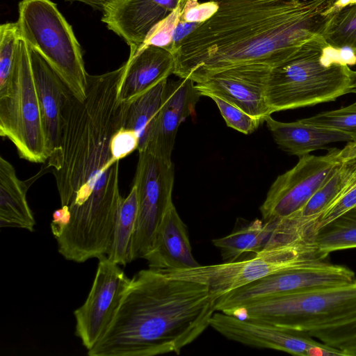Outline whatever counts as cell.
I'll use <instances>...</instances> for the list:
<instances>
[{"label":"cell","instance_id":"1","mask_svg":"<svg viewBox=\"0 0 356 356\" xmlns=\"http://www.w3.org/2000/svg\"><path fill=\"white\" fill-rule=\"evenodd\" d=\"M126 67L125 63L102 74H88L83 101L70 95L59 145L45 161L61 206H67L71 213L60 241L86 256L109 252L123 199L120 161L113 157L110 143L122 127L124 102L119 101L118 92Z\"/></svg>","mask_w":356,"mask_h":356},{"label":"cell","instance_id":"2","mask_svg":"<svg viewBox=\"0 0 356 356\" xmlns=\"http://www.w3.org/2000/svg\"><path fill=\"white\" fill-rule=\"evenodd\" d=\"M218 9L175 51L173 74L195 83L234 66L272 67L322 35L335 0H212Z\"/></svg>","mask_w":356,"mask_h":356},{"label":"cell","instance_id":"3","mask_svg":"<svg viewBox=\"0 0 356 356\" xmlns=\"http://www.w3.org/2000/svg\"><path fill=\"white\" fill-rule=\"evenodd\" d=\"M216 301L205 284L141 270L131 279L113 322L88 355L179 354L210 326Z\"/></svg>","mask_w":356,"mask_h":356},{"label":"cell","instance_id":"4","mask_svg":"<svg viewBox=\"0 0 356 356\" xmlns=\"http://www.w3.org/2000/svg\"><path fill=\"white\" fill-rule=\"evenodd\" d=\"M326 43L322 35L314 37L271 68L266 92L271 114L333 102L351 92L354 71L348 65L322 63Z\"/></svg>","mask_w":356,"mask_h":356},{"label":"cell","instance_id":"5","mask_svg":"<svg viewBox=\"0 0 356 356\" xmlns=\"http://www.w3.org/2000/svg\"><path fill=\"white\" fill-rule=\"evenodd\" d=\"M17 21L19 37L58 73L72 95L86 97L88 76L72 26L51 0H22Z\"/></svg>","mask_w":356,"mask_h":356},{"label":"cell","instance_id":"6","mask_svg":"<svg viewBox=\"0 0 356 356\" xmlns=\"http://www.w3.org/2000/svg\"><path fill=\"white\" fill-rule=\"evenodd\" d=\"M356 312V280L322 288L264 298L233 315L297 332L340 321Z\"/></svg>","mask_w":356,"mask_h":356},{"label":"cell","instance_id":"7","mask_svg":"<svg viewBox=\"0 0 356 356\" xmlns=\"http://www.w3.org/2000/svg\"><path fill=\"white\" fill-rule=\"evenodd\" d=\"M0 136L23 159L45 163L49 158L29 47L20 38L9 84L0 94Z\"/></svg>","mask_w":356,"mask_h":356},{"label":"cell","instance_id":"8","mask_svg":"<svg viewBox=\"0 0 356 356\" xmlns=\"http://www.w3.org/2000/svg\"><path fill=\"white\" fill-rule=\"evenodd\" d=\"M320 258L310 243L263 249L245 260L158 270L165 275L205 284L216 300L222 295L281 271L298 268Z\"/></svg>","mask_w":356,"mask_h":356},{"label":"cell","instance_id":"9","mask_svg":"<svg viewBox=\"0 0 356 356\" xmlns=\"http://www.w3.org/2000/svg\"><path fill=\"white\" fill-rule=\"evenodd\" d=\"M349 268L317 260L274 273L219 297L216 311L234 314L254 302L273 296L348 284L355 280Z\"/></svg>","mask_w":356,"mask_h":356},{"label":"cell","instance_id":"10","mask_svg":"<svg viewBox=\"0 0 356 356\" xmlns=\"http://www.w3.org/2000/svg\"><path fill=\"white\" fill-rule=\"evenodd\" d=\"M134 185L136 187L138 215L131 241V261L144 259L149 252L157 229L169 207L175 167L146 150L138 152Z\"/></svg>","mask_w":356,"mask_h":356},{"label":"cell","instance_id":"11","mask_svg":"<svg viewBox=\"0 0 356 356\" xmlns=\"http://www.w3.org/2000/svg\"><path fill=\"white\" fill-rule=\"evenodd\" d=\"M341 149L332 148L324 155L307 154L279 175L260 207L264 221L275 222L300 211L323 186L341 161Z\"/></svg>","mask_w":356,"mask_h":356},{"label":"cell","instance_id":"12","mask_svg":"<svg viewBox=\"0 0 356 356\" xmlns=\"http://www.w3.org/2000/svg\"><path fill=\"white\" fill-rule=\"evenodd\" d=\"M99 259L85 302L74 312L75 334L88 350L100 340L113 322L130 284L124 271L106 255Z\"/></svg>","mask_w":356,"mask_h":356},{"label":"cell","instance_id":"13","mask_svg":"<svg viewBox=\"0 0 356 356\" xmlns=\"http://www.w3.org/2000/svg\"><path fill=\"white\" fill-rule=\"evenodd\" d=\"M356 186V157L341 160L332 174L298 212L275 222L266 248L310 243L320 217Z\"/></svg>","mask_w":356,"mask_h":356},{"label":"cell","instance_id":"14","mask_svg":"<svg viewBox=\"0 0 356 356\" xmlns=\"http://www.w3.org/2000/svg\"><path fill=\"white\" fill-rule=\"evenodd\" d=\"M272 67L263 63L241 65L213 73L195 87L201 96H216L264 122L271 115L266 98Z\"/></svg>","mask_w":356,"mask_h":356},{"label":"cell","instance_id":"15","mask_svg":"<svg viewBox=\"0 0 356 356\" xmlns=\"http://www.w3.org/2000/svg\"><path fill=\"white\" fill-rule=\"evenodd\" d=\"M210 327L227 339L255 348H269L298 356H308L318 342L302 332L242 318L216 311Z\"/></svg>","mask_w":356,"mask_h":356},{"label":"cell","instance_id":"16","mask_svg":"<svg viewBox=\"0 0 356 356\" xmlns=\"http://www.w3.org/2000/svg\"><path fill=\"white\" fill-rule=\"evenodd\" d=\"M200 96L195 83L191 79L179 78L178 81L167 82L162 106L144 150L171 163L178 128L195 113Z\"/></svg>","mask_w":356,"mask_h":356},{"label":"cell","instance_id":"17","mask_svg":"<svg viewBox=\"0 0 356 356\" xmlns=\"http://www.w3.org/2000/svg\"><path fill=\"white\" fill-rule=\"evenodd\" d=\"M29 51L49 156L59 145L63 132L64 109L72 93L58 73L38 51L31 47Z\"/></svg>","mask_w":356,"mask_h":356},{"label":"cell","instance_id":"18","mask_svg":"<svg viewBox=\"0 0 356 356\" xmlns=\"http://www.w3.org/2000/svg\"><path fill=\"white\" fill-rule=\"evenodd\" d=\"M102 21L130 47L134 56L150 31L171 12L152 0H109Z\"/></svg>","mask_w":356,"mask_h":356},{"label":"cell","instance_id":"19","mask_svg":"<svg viewBox=\"0 0 356 356\" xmlns=\"http://www.w3.org/2000/svg\"><path fill=\"white\" fill-rule=\"evenodd\" d=\"M144 259L149 268L156 270L186 269L200 265L193 255L187 227L173 203L165 212Z\"/></svg>","mask_w":356,"mask_h":356},{"label":"cell","instance_id":"20","mask_svg":"<svg viewBox=\"0 0 356 356\" xmlns=\"http://www.w3.org/2000/svg\"><path fill=\"white\" fill-rule=\"evenodd\" d=\"M123 75L118 99L127 102L143 93L173 74L174 54L156 46H147L134 56L129 55Z\"/></svg>","mask_w":356,"mask_h":356},{"label":"cell","instance_id":"21","mask_svg":"<svg viewBox=\"0 0 356 356\" xmlns=\"http://www.w3.org/2000/svg\"><path fill=\"white\" fill-rule=\"evenodd\" d=\"M264 121L278 146L299 158L333 143L356 141V136L353 134L306 124L300 120L283 122L269 115Z\"/></svg>","mask_w":356,"mask_h":356},{"label":"cell","instance_id":"22","mask_svg":"<svg viewBox=\"0 0 356 356\" xmlns=\"http://www.w3.org/2000/svg\"><path fill=\"white\" fill-rule=\"evenodd\" d=\"M29 185L20 180L13 165L0 157V227L34 230L35 220L26 200Z\"/></svg>","mask_w":356,"mask_h":356},{"label":"cell","instance_id":"23","mask_svg":"<svg viewBox=\"0 0 356 356\" xmlns=\"http://www.w3.org/2000/svg\"><path fill=\"white\" fill-rule=\"evenodd\" d=\"M168 79L143 93L124 102L122 128L135 131L139 138L138 151H143L149 140L162 106Z\"/></svg>","mask_w":356,"mask_h":356},{"label":"cell","instance_id":"24","mask_svg":"<svg viewBox=\"0 0 356 356\" xmlns=\"http://www.w3.org/2000/svg\"><path fill=\"white\" fill-rule=\"evenodd\" d=\"M275 222L255 219L235 227L229 235L213 239L225 262L236 261L242 254L262 250L274 229Z\"/></svg>","mask_w":356,"mask_h":356},{"label":"cell","instance_id":"25","mask_svg":"<svg viewBox=\"0 0 356 356\" xmlns=\"http://www.w3.org/2000/svg\"><path fill=\"white\" fill-rule=\"evenodd\" d=\"M318 257L356 248V207L318 229L310 240Z\"/></svg>","mask_w":356,"mask_h":356},{"label":"cell","instance_id":"26","mask_svg":"<svg viewBox=\"0 0 356 356\" xmlns=\"http://www.w3.org/2000/svg\"><path fill=\"white\" fill-rule=\"evenodd\" d=\"M138 215V197L135 185L122 200L117 216L111 248L106 255L110 261L124 266L131 261V241Z\"/></svg>","mask_w":356,"mask_h":356},{"label":"cell","instance_id":"27","mask_svg":"<svg viewBox=\"0 0 356 356\" xmlns=\"http://www.w3.org/2000/svg\"><path fill=\"white\" fill-rule=\"evenodd\" d=\"M313 338L348 353L356 349V312L346 318L305 332Z\"/></svg>","mask_w":356,"mask_h":356},{"label":"cell","instance_id":"28","mask_svg":"<svg viewBox=\"0 0 356 356\" xmlns=\"http://www.w3.org/2000/svg\"><path fill=\"white\" fill-rule=\"evenodd\" d=\"M323 37L330 45L349 47L356 54V4L333 14Z\"/></svg>","mask_w":356,"mask_h":356},{"label":"cell","instance_id":"29","mask_svg":"<svg viewBox=\"0 0 356 356\" xmlns=\"http://www.w3.org/2000/svg\"><path fill=\"white\" fill-rule=\"evenodd\" d=\"M19 39L17 22L0 26V94L9 84Z\"/></svg>","mask_w":356,"mask_h":356},{"label":"cell","instance_id":"30","mask_svg":"<svg viewBox=\"0 0 356 356\" xmlns=\"http://www.w3.org/2000/svg\"><path fill=\"white\" fill-rule=\"evenodd\" d=\"M300 120L309 124L348 132L356 136V102L347 106Z\"/></svg>","mask_w":356,"mask_h":356},{"label":"cell","instance_id":"31","mask_svg":"<svg viewBox=\"0 0 356 356\" xmlns=\"http://www.w3.org/2000/svg\"><path fill=\"white\" fill-rule=\"evenodd\" d=\"M209 97L216 104L227 127L239 132L250 134L264 122L220 97L212 95L209 96Z\"/></svg>","mask_w":356,"mask_h":356},{"label":"cell","instance_id":"32","mask_svg":"<svg viewBox=\"0 0 356 356\" xmlns=\"http://www.w3.org/2000/svg\"><path fill=\"white\" fill-rule=\"evenodd\" d=\"M182 10L179 8L171 12L168 17L159 22L150 31L138 51L150 45L162 47L170 51L174 30L180 19Z\"/></svg>","mask_w":356,"mask_h":356},{"label":"cell","instance_id":"33","mask_svg":"<svg viewBox=\"0 0 356 356\" xmlns=\"http://www.w3.org/2000/svg\"><path fill=\"white\" fill-rule=\"evenodd\" d=\"M138 145L136 133L122 127L113 135L110 143L112 156L119 161L138 149Z\"/></svg>","mask_w":356,"mask_h":356},{"label":"cell","instance_id":"34","mask_svg":"<svg viewBox=\"0 0 356 356\" xmlns=\"http://www.w3.org/2000/svg\"><path fill=\"white\" fill-rule=\"evenodd\" d=\"M355 207L356 186L346 193L320 217L315 225L314 234L321 227Z\"/></svg>","mask_w":356,"mask_h":356},{"label":"cell","instance_id":"35","mask_svg":"<svg viewBox=\"0 0 356 356\" xmlns=\"http://www.w3.org/2000/svg\"><path fill=\"white\" fill-rule=\"evenodd\" d=\"M217 9V3L212 0L204 3H200L197 0H188L181 11L180 19L189 22L203 23L209 19Z\"/></svg>","mask_w":356,"mask_h":356},{"label":"cell","instance_id":"36","mask_svg":"<svg viewBox=\"0 0 356 356\" xmlns=\"http://www.w3.org/2000/svg\"><path fill=\"white\" fill-rule=\"evenodd\" d=\"M202 23L189 22L179 19L174 30L170 51L174 54L181 42L188 35L192 33Z\"/></svg>","mask_w":356,"mask_h":356},{"label":"cell","instance_id":"37","mask_svg":"<svg viewBox=\"0 0 356 356\" xmlns=\"http://www.w3.org/2000/svg\"><path fill=\"white\" fill-rule=\"evenodd\" d=\"M71 218V213L67 206L61 207L54 211L52 221L50 224L52 234L56 239H58L65 232Z\"/></svg>","mask_w":356,"mask_h":356},{"label":"cell","instance_id":"38","mask_svg":"<svg viewBox=\"0 0 356 356\" xmlns=\"http://www.w3.org/2000/svg\"><path fill=\"white\" fill-rule=\"evenodd\" d=\"M156 3L170 12L175 11L179 8L183 9L188 0H152Z\"/></svg>","mask_w":356,"mask_h":356},{"label":"cell","instance_id":"39","mask_svg":"<svg viewBox=\"0 0 356 356\" xmlns=\"http://www.w3.org/2000/svg\"><path fill=\"white\" fill-rule=\"evenodd\" d=\"M356 4V0H335L326 14H334L346 6Z\"/></svg>","mask_w":356,"mask_h":356},{"label":"cell","instance_id":"40","mask_svg":"<svg viewBox=\"0 0 356 356\" xmlns=\"http://www.w3.org/2000/svg\"><path fill=\"white\" fill-rule=\"evenodd\" d=\"M356 157V141L348 143L341 149V159L346 160Z\"/></svg>","mask_w":356,"mask_h":356},{"label":"cell","instance_id":"41","mask_svg":"<svg viewBox=\"0 0 356 356\" xmlns=\"http://www.w3.org/2000/svg\"><path fill=\"white\" fill-rule=\"evenodd\" d=\"M70 1H79L84 3L94 9L103 11L104 7L109 0H67Z\"/></svg>","mask_w":356,"mask_h":356},{"label":"cell","instance_id":"42","mask_svg":"<svg viewBox=\"0 0 356 356\" xmlns=\"http://www.w3.org/2000/svg\"><path fill=\"white\" fill-rule=\"evenodd\" d=\"M351 92L356 93V71H354V77L351 88Z\"/></svg>","mask_w":356,"mask_h":356},{"label":"cell","instance_id":"43","mask_svg":"<svg viewBox=\"0 0 356 356\" xmlns=\"http://www.w3.org/2000/svg\"><path fill=\"white\" fill-rule=\"evenodd\" d=\"M348 356H356V349L349 351L348 353Z\"/></svg>","mask_w":356,"mask_h":356}]
</instances>
